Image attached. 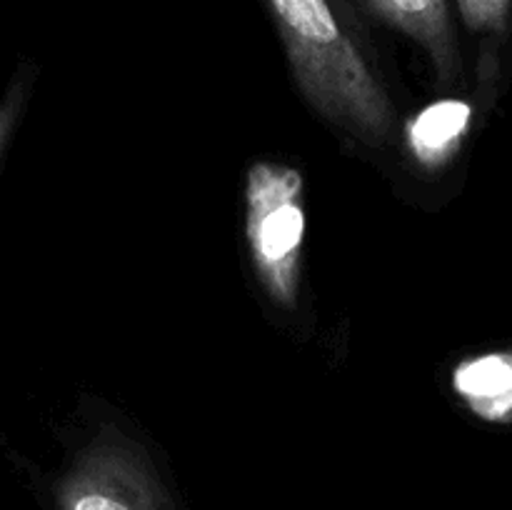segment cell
<instances>
[{"label":"cell","mask_w":512,"mask_h":510,"mask_svg":"<svg viewBox=\"0 0 512 510\" xmlns=\"http://www.w3.org/2000/svg\"><path fill=\"white\" fill-rule=\"evenodd\" d=\"M295 83L320 115L378 145L393 130V105L330 0H265Z\"/></svg>","instance_id":"cell-1"},{"label":"cell","mask_w":512,"mask_h":510,"mask_svg":"<svg viewBox=\"0 0 512 510\" xmlns=\"http://www.w3.org/2000/svg\"><path fill=\"white\" fill-rule=\"evenodd\" d=\"M245 235L260 283L283 308L298 305L305 208L303 175L280 163H255L245 180Z\"/></svg>","instance_id":"cell-2"},{"label":"cell","mask_w":512,"mask_h":510,"mask_svg":"<svg viewBox=\"0 0 512 510\" xmlns=\"http://www.w3.org/2000/svg\"><path fill=\"white\" fill-rule=\"evenodd\" d=\"M55 510H178L138 443L105 428L78 450L55 485Z\"/></svg>","instance_id":"cell-3"},{"label":"cell","mask_w":512,"mask_h":510,"mask_svg":"<svg viewBox=\"0 0 512 510\" xmlns=\"http://www.w3.org/2000/svg\"><path fill=\"white\" fill-rule=\"evenodd\" d=\"M368 5L430 55L440 83H455L460 55L448 0H368Z\"/></svg>","instance_id":"cell-4"},{"label":"cell","mask_w":512,"mask_h":510,"mask_svg":"<svg viewBox=\"0 0 512 510\" xmlns=\"http://www.w3.org/2000/svg\"><path fill=\"white\" fill-rule=\"evenodd\" d=\"M453 388L478 418L488 423L512 420V350L463 360L453 370Z\"/></svg>","instance_id":"cell-5"},{"label":"cell","mask_w":512,"mask_h":510,"mask_svg":"<svg viewBox=\"0 0 512 510\" xmlns=\"http://www.w3.org/2000/svg\"><path fill=\"white\" fill-rule=\"evenodd\" d=\"M473 110L463 100H438L408 123V145L423 168H440L458 153Z\"/></svg>","instance_id":"cell-6"},{"label":"cell","mask_w":512,"mask_h":510,"mask_svg":"<svg viewBox=\"0 0 512 510\" xmlns=\"http://www.w3.org/2000/svg\"><path fill=\"white\" fill-rule=\"evenodd\" d=\"M460 18L483 38H503L510 30L512 0H455Z\"/></svg>","instance_id":"cell-7"},{"label":"cell","mask_w":512,"mask_h":510,"mask_svg":"<svg viewBox=\"0 0 512 510\" xmlns=\"http://www.w3.org/2000/svg\"><path fill=\"white\" fill-rule=\"evenodd\" d=\"M20 108H23V85H15L8 93V98L0 100V153H3L5 143H8L13 125L18 120Z\"/></svg>","instance_id":"cell-8"}]
</instances>
